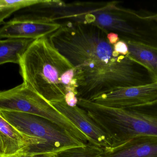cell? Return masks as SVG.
<instances>
[{
	"instance_id": "16",
	"label": "cell",
	"mask_w": 157,
	"mask_h": 157,
	"mask_svg": "<svg viewBox=\"0 0 157 157\" xmlns=\"http://www.w3.org/2000/svg\"><path fill=\"white\" fill-rule=\"evenodd\" d=\"M18 10V8L16 7H0V25L2 24L6 18Z\"/></svg>"
},
{
	"instance_id": "12",
	"label": "cell",
	"mask_w": 157,
	"mask_h": 157,
	"mask_svg": "<svg viewBox=\"0 0 157 157\" xmlns=\"http://www.w3.org/2000/svg\"><path fill=\"white\" fill-rule=\"evenodd\" d=\"M34 40L27 39H0V65L8 63L19 65L23 54Z\"/></svg>"
},
{
	"instance_id": "13",
	"label": "cell",
	"mask_w": 157,
	"mask_h": 157,
	"mask_svg": "<svg viewBox=\"0 0 157 157\" xmlns=\"http://www.w3.org/2000/svg\"><path fill=\"white\" fill-rule=\"evenodd\" d=\"M103 148L89 143L63 150L53 157H103Z\"/></svg>"
},
{
	"instance_id": "11",
	"label": "cell",
	"mask_w": 157,
	"mask_h": 157,
	"mask_svg": "<svg viewBox=\"0 0 157 157\" xmlns=\"http://www.w3.org/2000/svg\"><path fill=\"white\" fill-rule=\"evenodd\" d=\"M126 42L129 57L146 68L157 83V48L132 41Z\"/></svg>"
},
{
	"instance_id": "10",
	"label": "cell",
	"mask_w": 157,
	"mask_h": 157,
	"mask_svg": "<svg viewBox=\"0 0 157 157\" xmlns=\"http://www.w3.org/2000/svg\"><path fill=\"white\" fill-rule=\"evenodd\" d=\"M103 157H157V136L136 135L121 145L103 149Z\"/></svg>"
},
{
	"instance_id": "15",
	"label": "cell",
	"mask_w": 157,
	"mask_h": 157,
	"mask_svg": "<svg viewBox=\"0 0 157 157\" xmlns=\"http://www.w3.org/2000/svg\"><path fill=\"white\" fill-rule=\"evenodd\" d=\"M113 49L116 52L121 55L127 56L129 54L128 45L126 41L121 39L113 45Z\"/></svg>"
},
{
	"instance_id": "6",
	"label": "cell",
	"mask_w": 157,
	"mask_h": 157,
	"mask_svg": "<svg viewBox=\"0 0 157 157\" xmlns=\"http://www.w3.org/2000/svg\"><path fill=\"white\" fill-rule=\"evenodd\" d=\"M50 107L48 101L24 83L0 91V112H22L44 118Z\"/></svg>"
},
{
	"instance_id": "7",
	"label": "cell",
	"mask_w": 157,
	"mask_h": 157,
	"mask_svg": "<svg viewBox=\"0 0 157 157\" xmlns=\"http://www.w3.org/2000/svg\"><path fill=\"white\" fill-rule=\"evenodd\" d=\"M60 26V24L48 17H17L4 23L0 27V39H37L48 37Z\"/></svg>"
},
{
	"instance_id": "17",
	"label": "cell",
	"mask_w": 157,
	"mask_h": 157,
	"mask_svg": "<svg viewBox=\"0 0 157 157\" xmlns=\"http://www.w3.org/2000/svg\"><path fill=\"white\" fill-rule=\"evenodd\" d=\"M107 38L109 42L113 46L121 40L119 34L113 32H109L107 35Z\"/></svg>"
},
{
	"instance_id": "1",
	"label": "cell",
	"mask_w": 157,
	"mask_h": 157,
	"mask_svg": "<svg viewBox=\"0 0 157 157\" xmlns=\"http://www.w3.org/2000/svg\"><path fill=\"white\" fill-rule=\"evenodd\" d=\"M109 31L95 25L69 21L48 36L75 70L78 99L92 101L115 89L149 83L147 69L116 52Z\"/></svg>"
},
{
	"instance_id": "5",
	"label": "cell",
	"mask_w": 157,
	"mask_h": 157,
	"mask_svg": "<svg viewBox=\"0 0 157 157\" xmlns=\"http://www.w3.org/2000/svg\"><path fill=\"white\" fill-rule=\"evenodd\" d=\"M22 154L53 157L43 141L20 131L0 114V157Z\"/></svg>"
},
{
	"instance_id": "3",
	"label": "cell",
	"mask_w": 157,
	"mask_h": 157,
	"mask_svg": "<svg viewBox=\"0 0 157 157\" xmlns=\"http://www.w3.org/2000/svg\"><path fill=\"white\" fill-rule=\"evenodd\" d=\"M79 106L107 135L110 147L122 144L141 135L157 136V100L125 109L102 106L81 100Z\"/></svg>"
},
{
	"instance_id": "14",
	"label": "cell",
	"mask_w": 157,
	"mask_h": 157,
	"mask_svg": "<svg viewBox=\"0 0 157 157\" xmlns=\"http://www.w3.org/2000/svg\"><path fill=\"white\" fill-rule=\"evenodd\" d=\"M52 0H0V7H16L21 9L36 5L49 3Z\"/></svg>"
},
{
	"instance_id": "19",
	"label": "cell",
	"mask_w": 157,
	"mask_h": 157,
	"mask_svg": "<svg viewBox=\"0 0 157 157\" xmlns=\"http://www.w3.org/2000/svg\"><path fill=\"white\" fill-rule=\"evenodd\" d=\"M147 15L148 18L153 19L157 22V14H152L150 13H148V14L147 13Z\"/></svg>"
},
{
	"instance_id": "18",
	"label": "cell",
	"mask_w": 157,
	"mask_h": 157,
	"mask_svg": "<svg viewBox=\"0 0 157 157\" xmlns=\"http://www.w3.org/2000/svg\"><path fill=\"white\" fill-rule=\"evenodd\" d=\"M9 157H50L44 155H31L29 154H22L17 155Z\"/></svg>"
},
{
	"instance_id": "8",
	"label": "cell",
	"mask_w": 157,
	"mask_h": 157,
	"mask_svg": "<svg viewBox=\"0 0 157 157\" xmlns=\"http://www.w3.org/2000/svg\"><path fill=\"white\" fill-rule=\"evenodd\" d=\"M157 100V83L145 85L127 87L103 94L93 100L102 106L125 109L147 104Z\"/></svg>"
},
{
	"instance_id": "2",
	"label": "cell",
	"mask_w": 157,
	"mask_h": 157,
	"mask_svg": "<svg viewBox=\"0 0 157 157\" xmlns=\"http://www.w3.org/2000/svg\"><path fill=\"white\" fill-rule=\"evenodd\" d=\"M23 83L50 103L65 100L63 75L72 65L52 45L48 37L35 40L19 64Z\"/></svg>"
},
{
	"instance_id": "9",
	"label": "cell",
	"mask_w": 157,
	"mask_h": 157,
	"mask_svg": "<svg viewBox=\"0 0 157 157\" xmlns=\"http://www.w3.org/2000/svg\"><path fill=\"white\" fill-rule=\"evenodd\" d=\"M51 104L88 137L93 144L103 149L111 147L106 134L85 110L78 105L69 106L65 100Z\"/></svg>"
},
{
	"instance_id": "4",
	"label": "cell",
	"mask_w": 157,
	"mask_h": 157,
	"mask_svg": "<svg viewBox=\"0 0 157 157\" xmlns=\"http://www.w3.org/2000/svg\"><path fill=\"white\" fill-rule=\"evenodd\" d=\"M0 114L20 131L43 141L53 157L66 149L86 144L45 118L15 112L1 111Z\"/></svg>"
}]
</instances>
